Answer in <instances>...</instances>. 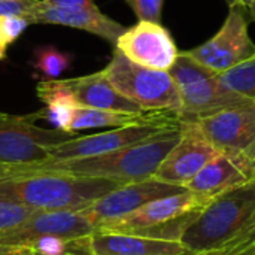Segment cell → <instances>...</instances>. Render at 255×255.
I'll return each mask as SVG.
<instances>
[{
    "label": "cell",
    "instance_id": "6da1fadb",
    "mask_svg": "<svg viewBox=\"0 0 255 255\" xmlns=\"http://www.w3.org/2000/svg\"><path fill=\"white\" fill-rule=\"evenodd\" d=\"M124 185V182L60 172H19L6 167L0 179V200L36 211H81Z\"/></svg>",
    "mask_w": 255,
    "mask_h": 255
},
{
    "label": "cell",
    "instance_id": "7a4b0ae2",
    "mask_svg": "<svg viewBox=\"0 0 255 255\" xmlns=\"http://www.w3.org/2000/svg\"><path fill=\"white\" fill-rule=\"evenodd\" d=\"M181 134L182 127L181 123H178L148 139L103 155L13 166V169L19 172H60L81 176H97L124 184L140 182L154 178L164 157L179 142Z\"/></svg>",
    "mask_w": 255,
    "mask_h": 255
},
{
    "label": "cell",
    "instance_id": "3957f363",
    "mask_svg": "<svg viewBox=\"0 0 255 255\" xmlns=\"http://www.w3.org/2000/svg\"><path fill=\"white\" fill-rule=\"evenodd\" d=\"M253 241L255 191L248 184L208 203L179 239L191 255L232 250Z\"/></svg>",
    "mask_w": 255,
    "mask_h": 255
},
{
    "label": "cell",
    "instance_id": "277c9868",
    "mask_svg": "<svg viewBox=\"0 0 255 255\" xmlns=\"http://www.w3.org/2000/svg\"><path fill=\"white\" fill-rule=\"evenodd\" d=\"M206 206V202L187 190L152 200L120 220L99 226L97 230L161 241H179Z\"/></svg>",
    "mask_w": 255,
    "mask_h": 255
},
{
    "label": "cell",
    "instance_id": "5b68a950",
    "mask_svg": "<svg viewBox=\"0 0 255 255\" xmlns=\"http://www.w3.org/2000/svg\"><path fill=\"white\" fill-rule=\"evenodd\" d=\"M181 96V121H196L220 111L253 103V100L227 88L220 75L205 67L185 52L169 70Z\"/></svg>",
    "mask_w": 255,
    "mask_h": 255
},
{
    "label": "cell",
    "instance_id": "8992f818",
    "mask_svg": "<svg viewBox=\"0 0 255 255\" xmlns=\"http://www.w3.org/2000/svg\"><path fill=\"white\" fill-rule=\"evenodd\" d=\"M103 73L124 97L142 111L179 114L181 96L170 72L139 66L114 49Z\"/></svg>",
    "mask_w": 255,
    "mask_h": 255
},
{
    "label": "cell",
    "instance_id": "52a82bcc",
    "mask_svg": "<svg viewBox=\"0 0 255 255\" xmlns=\"http://www.w3.org/2000/svg\"><path fill=\"white\" fill-rule=\"evenodd\" d=\"M229 6V15L223 27L205 43L184 51L215 73H223L255 54V43L248 31L253 19L248 4L236 1Z\"/></svg>",
    "mask_w": 255,
    "mask_h": 255
},
{
    "label": "cell",
    "instance_id": "ba28073f",
    "mask_svg": "<svg viewBox=\"0 0 255 255\" xmlns=\"http://www.w3.org/2000/svg\"><path fill=\"white\" fill-rule=\"evenodd\" d=\"M76 134L48 130L34 124L31 117L0 112V164L27 166L49 160V149Z\"/></svg>",
    "mask_w": 255,
    "mask_h": 255
},
{
    "label": "cell",
    "instance_id": "9c48e42d",
    "mask_svg": "<svg viewBox=\"0 0 255 255\" xmlns=\"http://www.w3.org/2000/svg\"><path fill=\"white\" fill-rule=\"evenodd\" d=\"M181 123L176 114H158L155 118L131 126L111 128L108 131H100L88 136H75L66 142L57 143L49 149L48 161H64V160H78L103 155L128 145L137 143L143 139H148L158 131Z\"/></svg>",
    "mask_w": 255,
    "mask_h": 255
},
{
    "label": "cell",
    "instance_id": "30bf717a",
    "mask_svg": "<svg viewBox=\"0 0 255 255\" xmlns=\"http://www.w3.org/2000/svg\"><path fill=\"white\" fill-rule=\"evenodd\" d=\"M191 123L220 152L245 155L255 161V102Z\"/></svg>",
    "mask_w": 255,
    "mask_h": 255
},
{
    "label": "cell",
    "instance_id": "8fae6325",
    "mask_svg": "<svg viewBox=\"0 0 255 255\" xmlns=\"http://www.w3.org/2000/svg\"><path fill=\"white\" fill-rule=\"evenodd\" d=\"M130 61L155 70L169 72L179 57V49L170 31L160 22L137 21L118 37L115 43Z\"/></svg>",
    "mask_w": 255,
    "mask_h": 255
},
{
    "label": "cell",
    "instance_id": "7c38bea8",
    "mask_svg": "<svg viewBox=\"0 0 255 255\" xmlns=\"http://www.w3.org/2000/svg\"><path fill=\"white\" fill-rule=\"evenodd\" d=\"M184 191H187L185 187L167 184L151 178L140 182L124 184L81 211L96 227H99L105 223L120 220L152 200L179 194Z\"/></svg>",
    "mask_w": 255,
    "mask_h": 255
},
{
    "label": "cell",
    "instance_id": "4fadbf2b",
    "mask_svg": "<svg viewBox=\"0 0 255 255\" xmlns=\"http://www.w3.org/2000/svg\"><path fill=\"white\" fill-rule=\"evenodd\" d=\"M179 142L169 151L157 169L154 179L185 187L220 151L191 121H181Z\"/></svg>",
    "mask_w": 255,
    "mask_h": 255
},
{
    "label": "cell",
    "instance_id": "5bb4252c",
    "mask_svg": "<svg viewBox=\"0 0 255 255\" xmlns=\"http://www.w3.org/2000/svg\"><path fill=\"white\" fill-rule=\"evenodd\" d=\"M97 227L82 211H34L21 226L0 233V245L30 247L42 236H58L66 241L94 233Z\"/></svg>",
    "mask_w": 255,
    "mask_h": 255
},
{
    "label": "cell",
    "instance_id": "9a60e30c",
    "mask_svg": "<svg viewBox=\"0 0 255 255\" xmlns=\"http://www.w3.org/2000/svg\"><path fill=\"white\" fill-rule=\"evenodd\" d=\"M254 170V160L239 154L218 152L185 188L203 202L211 203L217 197L250 184Z\"/></svg>",
    "mask_w": 255,
    "mask_h": 255
},
{
    "label": "cell",
    "instance_id": "2e32d148",
    "mask_svg": "<svg viewBox=\"0 0 255 255\" xmlns=\"http://www.w3.org/2000/svg\"><path fill=\"white\" fill-rule=\"evenodd\" d=\"M67 253L93 255H191L179 241H161L103 230H96L88 236L69 241Z\"/></svg>",
    "mask_w": 255,
    "mask_h": 255
},
{
    "label": "cell",
    "instance_id": "e0dca14e",
    "mask_svg": "<svg viewBox=\"0 0 255 255\" xmlns=\"http://www.w3.org/2000/svg\"><path fill=\"white\" fill-rule=\"evenodd\" d=\"M27 19L31 24H54L93 33L115 45L126 27L103 13L99 7H63L37 0Z\"/></svg>",
    "mask_w": 255,
    "mask_h": 255
},
{
    "label": "cell",
    "instance_id": "ac0fdd59",
    "mask_svg": "<svg viewBox=\"0 0 255 255\" xmlns=\"http://www.w3.org/2000/svg\"><path fill=\"white\" fill-rule=\"evenodd\" d=\"M63 81L78 106L106 109L124 114H145V111H142L136 103L124 97L109 82L103 70Z\"/></svg>",
    "mask_w": 255,
    "mask_h": 255
},
{
    "label": "cell",
    "instance_id": "d6986e66",
    "mask_svg": "<svg viewBox=\"0 0 255 255\" xmlns=\"http://www.w3.org/2000/svg\"><path fill=\"white\" fill-rule=\"evenodd\" d=\"M158 114H164V112L124 114V112H115V111H106V109L76 106L73 111L70 131L78 133V131L90 130V128H103V127L117 128V127H124V126H131V124L149 121L155 118Z\"/></svg>",
    "mask_w": 255,
    "mask_h": 255
},
{
    "label": "cell",
    "instance_id": "ffe728a7",
    "mask_svg": "<svg viewBox=\"0 0 255 255\" xmlns=\"http://www.w3.org/2000/svg\"><path fill=\"white\" fill-rule=\"evenodd\" d=\"M218 75L227 88L255 102V54L244 63Z\"/></svg>",
    "mask_w": 255,
    "mask_h": 255
},
{
    "label": "cell",
    "instance_id": "44dd1931",
    "mask_svg": "<svg viewBox=\"0 0 255 255\" xmlns=\"http://www.w3.org/2000/svg\"><path fill=\"white\" fill-rule=\"evenodd\" d=\"M72 63V55L46 45L34 49V69L46 79H57Z\"/></svg>",
    "mask_w": 255,
    "mask_h": 255
},
{
    "label": "cell",
    "instance_id": "7402d4cb",
    "mask_svg": "<svg viewBox=\"0 0 255 255\" xmlns=\"http://www.w3.org/2000/svg\"><path fill=\"white\" fill-rule=\"evenodd\" d=\"M34 211L36 209L27 208L24 205L0 200V233L21 226L34 214Z\"/></svg>",
    "mask_w": 255,
    "mask_h": 255
},
{
    "label": "cell",
    "instance_id": "603a6c76",
    "mask_svg": "<svg viewBox=\"0 0 255 255\" xmlns=\"http://www.w3.org/2000/svg\"><path fill=\"white\" fill-rule=\"evenodd\" d=\"M30 24L31 22L24 16H12V15L0 16V42L9 46L25 31V28Z\"/></svg>",
    "mask_w": 255,
    "mask_h": 255
},
{
    "label": "cell",
    "instance_id": "cb8c5ba5",
    "mask_svg": "<svg viewBox=\"0 0 255 255\" xmlns=\"http://www.w3.org/2000/svg\"><path fill=\"white\" fill-rule=\"evenodd\" d=\"M139 21H151L161 24L164 0H124Z\"/></svg>",
    "mask_w": 255,
    "mask_h": 255
},
{
    "label": "cell",
    "instance_id": "d4e9b609",
    "mask_svg": "<svg viewBox=\"0 0 255 255\" xmlns=\"http://www.w3.org/2000/svg\"><path fill=\"white\" fill-rule=\"evenodd\" d=\"M31 250L39 255H64L69 251V241L58 236H42L31 244Z\"/></svg>",
    "mask_w": 255,
    "mask_h": 255
},
{
    "label": "cell",
    "instance_id": "484cf974",
    "mask_svg": "<svg viewBox=\"0 0 255 255\" xmlns=\"http://www.w3.org/2000/svg\"><path fill=\"white\" fill-rule=\"evenodd\" d=\"M37 0H0V16H24L27 18Z\"/></svg>",
    "mask_w": 255,
    "mask_h": 255
},
{
    "label": "cell",
    "instance_id": "4316f807",
    "mask_svg": "<svg viewBox=\"0 0 255 255\" xmlns=\"http://www.w3.org/2000/svg\"><path fill=\"white\" fill-rule=\"evenodd\" d=\"M63 7H97L94 0H46Z\"/></svg>",
    "mask_w": 255,
    "mask_h": 255
},
{
    "label": "cell",
    "instance_id": "83f0119b",
    "mask_svg": "<svg viewBox=\"0 0 255 255\" xmlns=\"http://www.w3.org/2000/svg\"><path fill=\"white\" fill-rule=\"evenodd\" d=\"M33 250L30 247L18 245H0V255H31Z\"/></svg>",
    "mask_w": 255,
    "mask_h": 255
},
{
    "label": "cell",
    "instance_id": "f1b7e54d",
    "mask_svg": "<svg viewBox=\"0 0 255 255\" xmlns=\"http://www.w3.org/2000/svg\"><path fill=\"white\" fill-rule=\"evenodd\" d=\"M241 255H255V241Z\"/></svg>",
    "mask_w": 255,
    "mask_h": 255
},
{
    "label": "cell",
    "instance_id": "f546056e",
    "mask_svg": "<svg viewBox=\"0 0 255 255\" xmlns=\"http://www.w3.org/2000/svg\"><path fill=\"white\" fill-rule=\"evenodd\" d=\"M248 7H250V13H251L253 21H255V0H251V1L248 3Z\"/></svg>",
    "mask_w": 255,
    "mask_h": 255
},
{
    "label": "cell",
    "instance_id": "4dcf8cb0",
    "mask_svg": "<svg viewBox=\"0 0 255 255\" xmlns=\"http://www.w3.org/2000/svg\"><path fill=\"white\" fill-rule=\"evenodd\" d=\"M6 49H7V46H6V45H3V43L0 42V61L6 57Z\"/></svg>",
    "mask_w": 255,
    "mask_h": 255
},
{
    "label": "cell",
    "instance_id": "1f68e13d",
    "mask_svg": "<svg viewBox=\"0 0 255 255\" xmlns=\"http://www.w3.org/2000/svg\"><path fill=\"white\" fill-rule=\"evenodd\" d=\"M31 255H39V254H36V253L33 251V254ZM64 255H93V254H87V253H67V254H64Z\"/></svg>",
    "mask_w": 255,
    "mask_h": 255
},
{
    "label": "cell",
    "instance_id": "d6a6232c",
    "mask_svg": "<svg viewBox=\"0 0 255 255\" xmlns=\"http://www.w3.org/2000/svg\"><path fill=\"white\" fill-rule=\"evenodd\" d=\"M4 173H6V166H1L0 164V179L4 178Z\"/></svg>",
    "mask_w": 255,
    "mask_h": 255
},
{
    "label": "cell",
    "instance_id": "836d02e7",
    "mask_svg": "<svg viewBox=\"0 0 255 255\" xmlns=\"http://www.w3.org/2000/svg\"><path fill=\"white\" fill-rule=\"evenodd\" d=\"M236 1H242V3H247V4H248L251 0H227V3H229V4H232V3H236Z\"/></svg>",
    "mask_w": 255,
    "mask_h": 255
},
{
    "label": "cell",
    "instance_id": "e575fe53",
    "mask_svg": "<svg viewBox=\"0 0 255 255\" xmlns=\"http://www.w3.org/2000/svg\"><path fill=\"white\" fill-rule=\"evenodd\" d=\"M248 185H250V187H251V188L255 191V170H254V176H253V179H251V182H250Z\"/></svg>",
    "mask_w": 255,
    "mask_h": 255
}]
</instances>
